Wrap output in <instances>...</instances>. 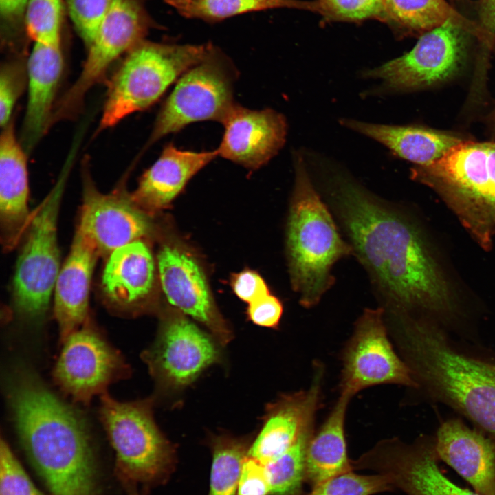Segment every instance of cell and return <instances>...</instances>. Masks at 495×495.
<instances>
[{
	"label": "cell",
	"mask_w": 495,
	"mask_h": 495,
	"mask_svg": "<svg viewBox=\"0 0 495 495\" xmlns=\"http://www.w3.org/2000/svg\"><path fill=\"white\" fill-rule=\"evenodd\" d=\"M219 358L213 340L179 311L164 315L155 342L144 353L153 377L170 389L191 384Z\"/></svg>",
	"instance_id": "cell-13"
},
{
	"label": "cell",
	"mask_w": 495,
	"mask_h": 495,
	"mask_svg": "<svg viewBox=\"0 0 495 495\" xmlns=\"http://www.w3.org/2000/svg\"><path fill=\"white\" fill-rule=\"evenodd\" d=\"M295 170L286 230L287 256L292 288L301 305L311 308L334 284L333 265L354 255V250L341 236L300 157L296 160Z\"/></svg>",
	"instance_id": "cell-4"
},
{
	"label": "cell",
	"mask_w": 495,
	"mask_h": 495,
	"mask_svg": "<svg viewBox=\"0 0 495 495\" xmlns=\"http://www.w3.org/2000/svg\"><path fill=\"white\" fill-rule=\"evenodd\" d=\"M101 401L100 417L122 483L164 482L174 468L175 450L155 424L150 402H122L108 395Z\"/></svg>",
	"instance_id": "cell-7"
},
{
	"label": "cell",
	"mask_w": 495,
	"mask_h": 495,
	"mask_svg": "<svg viewBox=\"0 0 495 495\" xmlns=\"http://www.w3.org/2000/svg\"><path fill=\"white\" fill-rule=\"evenodd\" d=\"M63 342L54 375L60 388L74 400L87 404L125 373L120 354L92 328L80 327Z\"/></svg>",
	"instance_id": "cell-15"
},
{
	"label": "cell",
	"mask_w": 495,
	"mask_h": 495,
	"mask_svg": "<svg viewBox=\"0 0 495 495\" xmlns=\"http://www.w3.org/2000/svg\"><path fill=\"white\" fill-rule=\"evenodd\" d=\"M435 437L421 436L412 443L396 438L378 442L357 460L354 470L386 476L395 489L407 495H480L461 487L439 467Z\"/></svg>",
	"instance_id": "cell-12"
},
{
	"label": "cell",
	"mask_w": 495,
	"mask_h": 495,
	"mask_svg": "<svg viewBox=\"0 0 495 495\" xmlns=\"http://www.w3.org/2000/svg\"><path fill=\"white\" fill-rule=\"evenodd\" d=\"M30 0H0L1 45L12 54H25L26 16Z\"/></svg>",
	"instance_id": "cell-36"
},
{
	"label": "cell",
	"mask_w": 495,
	"mask_h": 495,
	"mask_svg": "<svg viewBox=\"0 0 495 495\" xmlns=\"http://www.w3.org/2000/svg\"><path fill=\"white\" fill-rule=\"evenodd\" d=\"M270 491V482L265 465L247 456L236 495H269Z\"/></svg>",
	"instance_id": "cell-39"
},
{
	"label": "cell",
	"mask_w": 495,
	"mask_h": 495,
	"mask_svg": "<svg viewBox=\"0 0 495 495\" xmlns=\"http://www.w3.org/2000/svg\"><path fill=\"white\" fill-rule=\"evenodd\" d=\"M393 490L383 474L363 475L351 471L326 480L302 495H373Z\"/></svg>",
	"instance_id": "cell-33"
},
{
	"label": "cell",
	"mask_w": 495,
	"mask_h": 495,
	"mask_svg": "<svg viewBox=\"0 0 495 495\" xmlns=\"http://www.w3.org/2000/svg\"><path fill=\"white\" fill-rule=\"evenodd\" d=\"M63 69L61 44L34 43L27 58L28 100L19 139L28 154L52 126Z\"/></svg>",
	"instance_id": "cell-20"
},
{
	"label": "cell",
	"mask_w": 495,
	"mask_h": 495,
	"mask_svg": "<svg viewBox=\"0 0 495 495\" xmlns=\"http://www.w3.org/2000/svg\"><path fill=\"white\" fill-rule=\"evenodd\" d=\"M162 290L166 299L180 312L203 324L222 345L232 337L219 313L204 273L197 261L182 248L165 244L157 254Z\"/></svg>",
	"instance_id": "cell-16"
},
{
	"label": "cell",
	"mask_w": 495,
	"mask_h": 495,
	"mask_svg": "<svg viewBox=\"0 0 495 495\" xmlns=\"http://www.w3.org/2000/svg\"><path fill=\"white\" fill-rule=\"evenodd\" d=\"M186 18L217 23L236 15L274 8H294L315 12L314 1L301 0H165Z\"/></svg>",
	"instance_id": "cell-29"
},
{
	"label": "cell",
	"mask_w": 495,
	"mask_h": 495,
	"mask_svg": "<svg viewBox=\"0 0 495 495\" xmlns=\"http://www.w3.org/2000/svg\"><path fill=\"white\" fill-rule=\"evenodd\" d=\"M333 176L331 206L383 301L385 317L417 310L452 316L448 285L417 228L355 182Z\"/></svg>",
	"instance_id": "cell-1"
},
{
	"label": "cell",
	"mask_w": 495,
	"mask_h": 495,
	"mask_svg": "<svg viewBox=\"0 0 495 495\" xmlns=\"http://www.w3.org/2000/svg\"><path fill=\"white\" fill-rule=\"evenodd\" d=\"M78 150L72 146L55 185L32 214L25 232L14 276L13 300L17 313L28 319L45 314L54 290L60 269L58 216Z\"/></svg>",
	"instance_id": "cell-6"
},
{
	"label": "cell",
	"mask_w": 495,
	"mask_h": 495,
	"mask_svg": "<svg viewBox=\"0 0 495 495\" xmlns=\"http://www.w3.org/2000/svg\"><path fill=\"white\" fill-rule=\"evenodd\" d=\"M154 279L155 263L150 249L137 240L109 255L102 285L111 302L121 308H133L149 296Z\"/></svg>",
	"instance_id": "cell-25"
},
{
	"label": "cell",
	"mask_w": 495,
	"mask_h": 495,
	"mask_svg": "<svg viewBox=\"0 0 495 495\" xmlns=\"http://www.w3.org/2000/svg\"><path fill=\"white\" fill-rule=\"evenodd\" d=\"M315 419L309 422L294 444L274 460L264 464L269 495H302L305 483V461L309 441L315 433Z\"/></svg>",
	"instance_id": "cell-30"
},
{
	"label": "cell",
	"mask_w": 495,
	"mask_h": 495,
	"mask_svg": "<svg viewBox=\"0 0 495 495\" xmlns=\"http://www.w3.org/2000/svg\"><path fill=\"white\" fill-rule=\"evenodd\" d=\"M62 0H30L26 16V31L34 43L61 44Z\"/></svg>",
	"instance_id": "cell-32"
},
{
	"label": "cell",
	"mask_w": 495,
	"mask_h": 495,
	"mask_svg": "<svg viewBox=\"0 0 495 495\" xmlns=\"http://www.w3.org/2000/svg\"><path fill=\"white\" fill-rule=\"evenodd\" d=\"M348 128L371 138L389 148L397 156L426 166L442 157L464 139L456 134L420 126L373 124L345 119Z\"/></svg>",
	"instance_id": "cell-26"
},
{
	"label": "cell",
	"mask_w": 495,
	"mask_h": 495,
	"mask_svg": "<svg viewBox=\"0 0 495 495\" xmlns=\"http://www.w3.org/2000/svg\"><path fill=\"white\" fill-rule=\"evenodd\" d=\"M231 286L235 294L248 304L270 294L264 279L257 272L250 270L234 274Z\"/></svg>",
	"instance_id": "cell-41"
},
{
	"label": "cell",
	"mask_w": 495,
	"mask_h": 495,
	"mask_svg": "<svg viewBox=\"0 0 495 495\" xmlns=\"http://www.w3.org/2000/svg\"><path fill=\"white\" fill-rule=\"evenodd\" d=\"M221 123L218 155L247 168L265 164L285 141V118L271 109L252 110L236 104Z\"/></svg>",
	"instance_id": "cell-18"
},
{
	"label": "cell",
	"mask_w": 495,
	"mask_h": 495,
	"mask_svg": "<svg viewBox=\"0 0 495 495\" xmlns=\"http://www.w3.org/2000/svg\"><path fill=\"white\" fill-rule=\"evenodd\" d=\"M390 23L410 31L427 32L452 21L485 43L490 36L463 17L445 0H384Z\"/></svg>",
	"instance_id": "cell-28"
},
{
	"label": "cell",
	"mask_w": 495,
	"mask_h": 495,
	"mask_svg": "<svg viewBox=\"0 0 495 495\" xmlns=\"http://www.w3.org/2000/svg\"><path fill=\"white\" fill-rule=\"evenodd\" d=\"M0 495H43L3 439L0 444Z\"/></svg>",
	"instance_id": "cell-37"
},
{
	"label": "cell",
	"mask_w": 495,
	"mask_h": 495,
	"mask_svg": "<svg viewBox=\"0 0 495 495\" xmlns=\"http://www.w3.org/2000/svg\"><path fill=\"white\" fill-rule=\"evenodd\" d=\"M236 72L228 57L212 45L206 56L177 80L159 111L144 149L190 124L205 120L221 123L236 104Z\"/></svg>",
	"instance_id": "cell-8"
},
{
	"label": "cell",
	"mask_w": 495,
	"mask_h": 495,
	"mask_svg": "<svg viewBox=\"0 0 495 495\" xmlns=\"http://www.w3.org/2000/svg\"><path fill=\"white\" fill-rule=\"evenodd\" d=\"M99 256L93 241L77 230L54 287V315L63 342L87 318L90 283Z\"/></svg>",
	"instance_id": "cell-24"
},
{
	"label": "cell",
	"mask_w": 495,
	"mask_h": 495,
	"mask_svg": "<svg viewBox=\"0 0 495 495\" xmlns=\"http://www.w3.org/2000/svg\"><path fill=\"white\" fill-rule=\"evenodd\" d=\"M27 155L12 120L1 128L0 137V222L6 249L18 243L32 215L28 208Z\"/></svg>",
	"instance_id": "cell-22"
},
{
	"label": "cell",
	"mask_w": 495,
	"mask_h": 495,
	"mask_svg": "<svg viewBox=\"0 0 495 495\" xmlns=\"http://www.w3.org/2000/svg\"><path fill=\"white\" fill-rule=\"evenodd\" d=\"M25 54L10 55L0 69V123L3 128L12 120L14 106L27 87Z\"/></svg>",
	"instance_id": "cell-35"
},
{
	"label": "cell",
	"mask_w": 495,
	"mask_h": 495,
	"mask_svg": "<svg viewBox=\"0 0 495 495\" xmlns=\"http://www.w3.org/2000/svg\"><path fill=\"white\" fill-rule=\"evenodd\" d=\"M324 366L315 362L309 387L282 395L266 408L263 427L249 447L248 456L266 464L287 451L307 424L316 419L324 377Z\"/></svg>",
	"instance_id": "cell-19"
},
{
	"label": "cell",
	"mask_w": 495,
	"mask_h": 495,
	"mask_svg": "<svg viewBox=\"0 0 495 495\" xmlns=\"http://www.w3.org/2000/svg\"><path fill=\"white\" fill-rule=\"evenodd\" d=\"M146 0H109L87 48L82 69L58 100L60 110L76 116L89 91L122 55L144 41L156 24L145 7Z\"/></svg>",
	"instance_id": "cell-9"
},
{
	"label": "cell",
	"mask_w": 495,
	"mask_h": 495,
	"mask_svg": "<svg viewBox=\"0 0 495 495\" xmlns=\"http://www.w3.org/2000/svg\"><path fill=\"white\" fill-rule=\"evenodd\" d=\"M129 495H142L138 490L135 486H132L126 490Z\"/></svg>",
	"instance_id": "cell-43"
},
{
	"label": "cell",
	"mask_w": 495,
	"mask_h": 495,
	"mask_svg": "<svg viewBox=\"0 0 495 495\" xmlns=\"http://www.w3.org/2000/svg\"><path fill=\"white\" fill-rule=\"evenodd\" d=\"M211 446L209 495H236L248 446L242 440L226 435L214 437Z\"/></svg>",
	"instance_id": "cell-31"
},
{
	"label": "cell",
	"mask_w": 495,
	"mask_h": 495,
	"mask_svg": "<svg viewBox=\"0 0 495 495\" xmlns=\"http://www.w3.org/2000/svg\"><path fill=\"white\" fill-rule=\"evenodd\" d=\"M17 433L52 495H97L94 457L81 416L38 377L21 369L9 386Z\"/></svg>",
	"instance_id": "cell-2"
},
{
	"label": "cell",
	"mask_w": 495,
	"mask_h": 495,
	"mask_svg": "<svg viewBox=\"0 0 495 495\" xmlns=\"http://www.w3.org/2000/svg\"><path fill=\"white\" fill-rule=\"evenodd\" d=\"M352 397L340 393L329 415L311 437L306 453L305 483L311 487L353 471L345 437V419Z\"/></svg>",
	"instance_id": "cell-27"
},
{
	"label": "cell",
	"mask_w": 495,
	"mask_h": 495,
	"mask_svg": "<svg viewBox=\"0 0 495 495\" xmlns=\"http://www.w3.org/2000/svg\"><path fill=\"white\" fill-rule=\"evenodd\" d=\"M464 30L452 21L426 32L405 54L367 70L364 76L382 80L393 91L422 89L454 77L465 60Z\"/></svg>",
	"instance_id": "cell-11"
},
{
	"label": "cell",
	"mask_w": 495,
	"mask_h": 495,
	"mask_svg": "<svg viewBox=\"0 0 495 495\" xmlns=\"http://www.w3.org/2000/svg\"><path fill=\"white\" fill-rule=\"evenodd\" d=\"M439 459L452 467L480 495H495V442L459 419L443 422L435 437Z\"/></svg>",
	"instance_id": "cell-21"
},
{
	"label": "cell",
	"mask_w": 495,
	"mask_h": 495,
	"mask_svg": "<svg viewBox=\"0 0 495 495\" xmlns=\"http://www.w3.org/2000/svg\"><path fill=\"white\" fill-rule=\"evenodd\" d=\"M212 44L179 45L143 41L129 51L109 80L98 131L150 107L200 62Z\"/></svg>",
	"instance_id": "cell-5"
},
{
	"label": "cell",
	"mask_w": 495,
	"mask_h": 495,
	"mask_svg": "<svg viewBox=\"0 0 495 495\" xmlns=\"http://www.w3.org/2000/svg\"><path fill=\"white\" fill-rule=\"evenodd\" d=\"M77 33L86 47L92 41L109 0H66Z\"/></svg>",
	"instance_id": "cell-38"
},
{
	"label": "cell",
	"mask_w": 495,
	"mask_h": 495,
	"mask_svg": "<svg viewBox=\"0 0 495 495\" xmlns=\"http://www.w3.org/2000/svg\"><path fill=\"white\" fill-rule=\"evenodd\" d=\"M283 312L282 302L271 294L249 303L247 310L248 317L254 324L272 329L279 325Z\"/></svg>",
	"instance_id": "cell-40"
},
{
	"label": "cell",
	"mask_w": 495,
	"mask_h": 495,
	"mask_svg": "<svg viewBox=\"0 0 495 495\" xmlns=\"http://www.w3.org/2000/svg\"><path fill=\"white\" fill-rule=\"evenodd\" d=\"M390 327L418 389L466 417L495 442V364L459 351L428 320L408 316Z\"/></svg>",
	"instance_id": "cell-3"
},
{
	"label": "cell",
	"mask_w": 495,
	"mask_h": 495,
	"mask_svg": "<svg viewBox=\"0 0 495 495\" xmlns=\"http://www.w3.org/2000/svg\"><path fill=\"white\" fill-rule=\"evenodd\" d=\"M478 14L481 28L495 38V0H481Z\"/></svg>",
	"instance_id": "cell-42"
},
{
	"label": "cell",
	"mask_w": 495,
	"mask_h": 495,
	"mask_svg": "<svg viewBox=\"0 0 495 495\" xmlns=\"http://www.w3.org/2000/svg\"><path fill=\"white\" fill-rule=\"evenodd\" d=\"M218 155L217 149L193 151L168 144L141 176L130 197L144 212H157L168 206L188 182Z\"/></svg>",
	"instance_id": "cell-23"
},
{
	"label": "cell",
	"mask_w": 495,
	"mask_h": 495,
	"mask_svg": "<svg viewBox=\"0 0 495 495\" xmlns=\"http://www.w3.org/2000/svg\"><path fill=\"white\" fill-rule=\"evenodd\" d=\"M413 177L435 185L495 216V142L463 140Z\"/></svg>",
	"instance_id": "cell-14"
},
{
	"label": "cell",
	"mask_w": 495,
	"mask_h": 495,
	"mask_svg": "<svg viewBox=\"0 0 495 495\" xmlns=\"http://www.w3.org/2000/svg\"><path fill=\"white\" fill-rule=\"evenodd\" d=\"M149 229L144 212L130 196L100 192L86 173L78 230L93 241L100 255H109L120 247L140 240Z\"/></svg>",
	"instance_id": "cell-17"
},
{
	"label": "cell",
	"mask_w": 495,
	"mask_h": 495,
	"mask_svg": "<svg viewBox=\"0 0 495 495\" xmlns=\"http://www.w3.org/2000/svg\"><path fill=\"white\" fill-rule=\"evenodd\" d=\"M340 393L353 397L367 388L397 384L418 389L410 368L388 338L384 310L366 308L342 353Z\"/></svg>",
	"instance_id": "cell-10"
},
{
	"label": "cell",
	"mask_w": 495,
	"mask_h": 495,
	"mask_svg": "<svg viewBox=\"0 0 495 495\" xmlns=\"http://www.w3.org/2000/svg\"><path fill=\"white\" fill-rule=\"evenodd\" d=\"M315 12L330 21L378 19L390 23L384 0H314Z\"/></svg>",
	"instance_id": "cell-34"
}]
</instances>
